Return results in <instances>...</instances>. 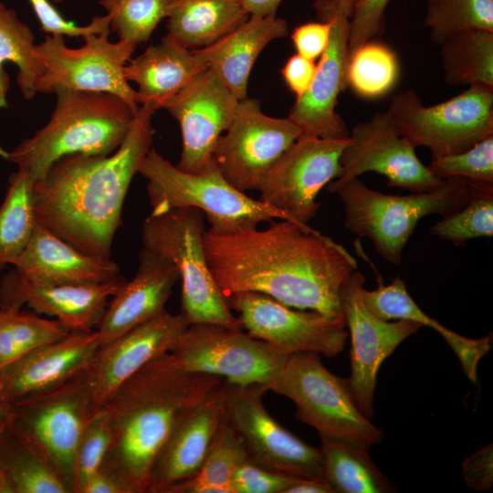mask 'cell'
Returning a JSON list of instances; mask_svg holds the SVG:
<instances>
[{"label":"cell","instance_id":"obj_1","mask_svg":"<svg viewBox=\"0 0 493 493\" xmlns=\"http://www.w3.org/2000/svg\"><path fill=\"white\" fill-rule=\"evenodd\" d=\"M203 244L225 298L258 292L291 308L344 320L341 289L357 270V261L344 246L308 225L280 219L262 230L230 235L206 230Z\"/></svg>","mask_w":493,"mask_h":493},{"label":"cell","instance_id":"obj_2","mask_svg":"<svg viewBox=\"0 0 493 493\" xmlns=\"http://www.w3.org/2000/svg\"><path fill=\"white\" fill-rule=\"evenodd\" d=\"M155 111L141 105L120 147L109 155L70 154L35 183L38 223L81 252L110 259L125 196L152 148Z\"/></svg>","mask_w":493,"mask_h":493},{"label":"cell","instance_id":"obj_3","mask_svg":"<svg viewBox=\"0 0 493 493\" xmlns=\"http://www.w3.org/2000/svg\"><path fill=\"white\" fill-rule=\"evenodd\" d=\"M223 381L185 370L169 351L152 359L100 406L110 430L100 469L124 493H147L152 465L173 426Z\"/></svg>","mask_w":493,"mask_h":493},{"label":"cell","instance_id":"obj_4","mask_svg":"<svg viewBox=\"0 0 493 493\" xmlns=\"http://www.w3.org/2000/svg\"><path fill=\"white\" fill-rule=\"evenodd\" d=\"M55 110L47 123L1 157L26 172L35 183L51 165L70 154L109 155L122 143L134 112L116 95L56 89Z\"/></svg>","mask_w":493,"mask_h":493},{"label":"cell","instance_id":"obj_5","mask_svg":"<svg viewBox=\"0 0 493 493\" xmlns=\"http://www.w3.org/2000/svg\"><path fill=\"white\" fill-rule=\"evenodd\" d=\"M473 190V182L449 178L430 191L390 194L353 178L330 193L337 194L342 202L344 226L359 237L369 238L380 256L399 265L418 222L429 215L444 217L457 211L470 200Z\"/></svg>","mask_w":493,"mask_h":493},{"label":"cell","instance_id":"obj_6","mask_svg":"<svg viewBox=\"0 0 493 493\" xmlns=\"http://www.w3.org/2000/svg\"><path fill=\"white\" fill-rule=\"evenodd\" d=\"M138 173L147 180L152 215L173 208L201 210L216 235H230L257 228L263 222L288 219L278 210L233 186L214 161L196 173L181 171L151 148Z\"/></svg>","mask_w":493,"mask_h":493},{"label":"cell","instance_id":"obj_7","mask_svg":"<svg viewBox=\"0 0 493 493\" xmlns=\"http://www.w3.org/2000/svg\"><path fill=\"white\" fill-rule=\"evenodd\" d=\"M204 213L178 207L150 215L142 230L143 247L167 258L182 280L181 313L189 324L215 323L240 327L209 269L203 237Z\"/></svg>","mask_w":493,"mask_h":493},{"label":"cell","instance_id":"obj_8","mask_svg":"<svg viewBox=\"0 0 493 493\" xmlns=\"http://www.w3.org/2000/svg\"><path fill=\"white\" fill-rule=\"evenodd\" d=\"M89 368L61 384L0 408L6 425L44 453L71 493L77 445L97 409Z\"/></svg>","mask_w":493,"mask_h":493},{"label":"cell","instance_id":"obj_9","mask_svg":"<svg viewBox=\"0 0 493 493\" xmlns=\"http://www.w3.org/2000/svg\"><path fill=\"white\" fill-rule=\"evenodd\" d=\"M265 387L290 399L297 418L320 435L341 437L368 449L383 439V430L358 409L348 379L330 372L316 352L288 355Z\"/></svg>","mask_w":493,"mask_h":493},{"label":"cell","instance_id":"obj_10","mask_svg":"<svg viewBox=\"0 0 493 493\" xmlns=\"http://www.w3.org/2000/svg\"><path fill=\"white\" fill-rule=\"evenodd\" d=\"M387 113L414 148L429 149L431 158L457 153L493 135V86L474 84L428 106L410 89L392 98Z\"/></svg>","mask_w":493,"mask_h":493},{"label":"cell","instance_id":"obj_11","mask_svg":"<svg viewBox=\"0 0 493 493\" xmlns=\"http://www.w3.org/2000/svg\"><path fill=\"white\" fill-rule=\"evenodd\" d=\"M109 31L89 34L80 47H67L63 35H47L34 48L41 67L37 91L53 93L56 89L106 92L118 96L136 112V90L123 75V68L137 44L125 40L111 42Z\"/></svg>","mask_w":493,"mask_h":493},{"label":"cell","instance_id":"obj_12","mask_svg":"<svg viewBox=\"0 0 493 493\" xmlns=\"http://www.w3.org/2000/svg\"><path fill=\"white\" fill-rule=\"evenodd\" d=\"M168 351L187 371L215 375L238 385L266 386L288 356L240 327L215 323L189 324Z\"/></svg>","mask_w":493,"mask_h":493},{"label":"cell","instance_id":"obj_13","mask_svg":"<svg viewBox=\"0 0 493 493\" xmlns=\"http://www.w3.org/2000/svg\"><path fill=\"white\" fill-rule=\"evenodd\" d=\"M226 417L240 436L247 457L271 471L296 478L324 479L321 455L278 423L267 411L261 384L223 381Z\"/></svg>","mask_w":493,"mask_h":493},{"label":"cell","instance_id":"obj_14","mask_svg":"<svg viewBox=\"0 0 493 493\" xmlns=\"http://www.w3.org/2000/svg\"><path fill=\"white\" fill-rule=\"evenodd\" d=\"M226 299L241 328L283 355L309 351L332 358L345 347L344 320L291 308L258 292H236Z\"/></svg>","mask_w":493,"mask_h":493},{"label":"cell","instance_id":"obj_15","mask_svg":"<svg viewBox=\"0 0 493 493\" xmlns=\"http://www.w3.org/2000/svg\"><path fill=\"white\" fill-rule=\"evenodd\" d=\"M287 118L265 114L259 100L238 102L232 122L218 138L213 161L222 175L236 189L257 190L269 168L301 136Z\"/></svg>","mask_w":493,"mask_h":493},{"label":"cell","instance_id":"obj_16","mask_svg":"<svg viewBox=\"0 0 493 493\" xmlns=\"http://www.w3.org/2000/svg\"><path fill=\"white\" fill-rule=\"evenodd\" d=\"M347 139L300 136L269 168L257 191L260 200L288 220L307 226L316 215L320 191L341 174Z\"/></svg>","mask_w":493,"mask_h":493},{"label":"cell","instance_id":"obj_17","mask_svg":"<svg viewBox=\"0 0 493 493\" xmlns=\"http://www.w3.org/2000/svg\"><path fill=\"white\" fill-rule=\"evenodd\" d=\"M340 163L341 174L326 185L329 192L368 172L385 176L388 186L411 192L430 191L444 182L419 160L387 112L375 113L354 126Z\"/></svg>","mask_w":493,"mask_h":493},{"label":"cell","instance_id":"obj_18","mask_svg":"<svg viewBox=\"0 0 493 493\" xmlns=\"http://www.w3.org/2000/svg\"><path fill=\"white\" fill-rule=\"evenodd\" d=\"M364 282L358 270L346 278L341 289V307L351 340L349 388L358 409L372 419L379 368L402 341L423 325L407 320H384L373 315L362 299Z\"/></svg>","mask_w":493,"mask_h":493},{"label":"cell","instance_id":"obj_19","mask_svg":"<svg viewBox=\"0 0 493 493\" xmlns=\"http://www.w3.org/2000/svg\"><path fill=\"white\" fill-rule=\"evenodd\" d=\"M238 102L217 74L206 68L163 105L181 129L178 169L196 173L212 163L216 142L232 122Z\"/></svg>","mask_w":493,"mask_h":493},{"label":"cell","instance_id":"obj_20","mask_svg":"<svg viewBox=\"0 0 493 493\" xmlns=\"http://www.w3.org/2000/svg\"><path fill=\"white\" fill-rule=\"evenodd\" d=\"M313 6L320 21L331 22L330 37L309 89L296 98L288 119L300 130L301 136L347 139L350 131L336 106L339 94L346 88L350 18L319 0Z\"/></svg>","mask_w":493,"mask_h":493},{"label":"cell","instance_id":"obj_21","mask_svg":"<svg viewBox=\"0 0 493 493\" xmlns=\"http://www.w3.org/2000/svg\"><path fill=\"white\" fill-rule=\"evenodd\" d=\"M124 278L101 284H51L33 280L14 267L0 281V306L26 305L54 317L69 330H95Z\"/></svg>","mask_w":493,"mask_h":493},{"label":"cell","instance_id":"obj_22","mask_svg":"<svg viewBox=\"0 0 493 493\" xmlns=\"http://www.w3.org/2000/svg\"><path fill=\"white\" fill-rule=\"evenodd\" d=\"M101 340L96 330H70L0 369V408L24 396L53 388L89 369Z\"/></svg>","mask_w":493,"mask_h":493},{"label":"cell","instance_id":"obj_23","mask_svg":"<svg viewBox=\"0 0 493 493\" xmlns=\"http://www.w3.org/2000/svg\"><path fill=\"white\" fill-rule=\"evenodd\" d=\"M225 420L222 382L173 426L152 465L147 493H164L171 486L194 476Z\"/></svg>","mask_w":493,"mask_h":493},{"label":"cell","instance_id":"obj_24","mask_svg":"<svg viewBox=\"0 0 493 493\" xmlns=\"http://www.w3.org/2000/svg\"><path fill=\"white\" fill-rule=\"evenodd\" d=\"M188 325L181 312L172 314L163 309L101 346L89 368L96 407L99 408L121 383L144 364L168 351Z\"/></svg>","mask_w":493,"mask_h":493},{"label":"cell","instance_id":"obj_25","mask_svg":"<svg viewBox=\"0 0 493 493\" xmlns=\"http://www.w3.org/2000/svg\"><path fill=\"white\" fill-rule=\"evenodd\" d=\"M179 278L170 260L143 247L134 277L110 298L95 329L101 346L165 309Z\"/></svg>","mask_w":493,"mask_h":493},{"label":"cell","instance_id":"obj_26","mask_svg":"<svg viewBox=\"0 0 493 493\" xmlns=\"http://www.w3.org/2000/svg\"><path fill=\"white\" fill-rule=\"evenodd\" d=\"M13 267L28 278L51 284H101L123 278L113 260L81 252L37 221Z\"/></svg>","mask_w":493,"mask_h":493},{"label":"cell","instance_id":"obj_27","mask_svg":"<svg viewBox=\"0 0 493 493\" xmlns=\"http://www.w3.org/2000/svg\"><path fill=\"white\" fill-rule=\"evenodd\" d=\"M288 33V23L281 17L250 16L215 43L194 52L240 101L247 98L250 72L261 51L268 43Z\"/></svg>","mask_w":493,"mask_h":493},{"label":"cell","instance_id":"obj_28","mask_svg":"<svg viewBox=\"0 0 493 493\" xmlns=\"http://www.w3.org/2000/svg\"><path fill=\"white\" fill-rule=\"evenodd\" d=\"M207 67L194 52L167 34L156 45L130 59L123 68L128 82L138 86L139 105L154 111L163 105Z\"/></svg>","mask_w":493,"mask_h":493},{"label":"cell","instance_id":"obj_29","mask_svg":"<svg viewBox=\"0 0 493 493\" xmlns=\"http://www.w3.org/2000/svg\"><path fill=\"white\" fill-rule=\"evenodd\" d=\"M249 17L240 0H172L167 35L194 50L207 47Z\"/></svg>","mask_w":493,"mask_h":493},{"label":"cell","instance_id":"obj_30","mask_svg":"<svg viewBox=\"0 0 493 493\" xmlns=\"http://www.w3.org/2000/svg\"><path fill=\"white\" fill-rule=\"evenodd\" d=\"M323 477L338 493H389L393 484L377 468L369 449L350 440L320 435Z\"/></svg>","mask_w":493,"mask_h":493},{"label":"cell","instance_id":"obj_31","mask_svg":"<svg viewBox=\"0 0 493 493\" xmlns=\"http://www.w3.org/2000/svg\"><path fill=\"white\" fill-rule=\"evenodd\" d=\"M0 469L13 493H71L44 453L12 430L1 414Z\"/></svg>","mask_w":493,"mask_h":493},{"label":"cell","instance_id":"obj_32","mask_svg":"<svg viewBox=\"0 0 493 493\" xmlns=\"http://www.w3.org/2000/svg\"><path fill=\"white\" fill-rule=\"evenodd\" d=\"M36 45L30 27L19 19L14 9L0 1V109L7 106L9 77L5 70L6 63L17 68L16 82L26 100L33 99L37 93L41 67L34 56Z\"/></svg>","mask_w":493,"mask_h":493},{"label":"cell","instance_id":"obj_33","mask_svg":"<svg viewBox=\"0 0 493 493\" xmlns=\"http://www.w3.org/2000/svg\"><path fill=\"white\" fill-rule=\"evenodd\" d=\"M445 80L451 86H493V32L473 29L441 44Z\"/></svg>","mask_w":493,"mask_h":493},{"label":"cell","instance_id":"obj_34","mask_svg":"<svg viewBox=\"0 0 493 493\" xmlns=\"http://www.w3.org/2000/svg\"><path fill=\"white\" fill-rule=\"evenodd\" d=\"M35 181L18 169L9 178L0 205V270L16 264L32 236L37 219L34 211Z\"/></svg>","mask_w":493,"mask_h":493},{"label":"cell","instance_id":"obj_35","mask_svg":"<svg viewBox=\"0 0 493 493\" xmlns=\"http://www.w3.org/2000/svg\"><path fill=\"white\" fill-rule=\"evenodd\" d=\"M243 442L226 417L198 472L164 493H235L232 481L247 459Z\"/></svg>","mask_w":493,"mask_h":493},{"label":"cell","instance_id":"obj_36","mask_svg":"<svg viewBox=\"0 0 493 493\" xmlns=\"http://www.w3.org/2000/svg\"><path fill=\"white\" fill-rule=\"evenodd\" d=\"M399 76L397 56L383 43L372 39L348 52L346 87L362 98L373 100L386 95Z\"/></svg>","mask_w":493,"mask_h":493},{"label":"cell","instance_id":"obj_37","mask_svg":"<svg viewBox=\"0 0 493 493\" xmlns=\"http://www.w3.org/2000/svg\"><path fill=\"white\" fill-rule=\"evenodd\" d=\"M69 331L58 320L0 306V369Z\"/></svg>","mask_w":493,"mask_h":493},{"label":"cell","instance_id":"obj_38","mask_svg":"<svg viewBox=\"0 0 493 493\" xmlns=\"http://www.w3.org/2000/svg\"><path fill=\"white\" fill-rule=\"evenodd\" d=\"M430 234L456 246L493 236V184L474 183L470 200L430 227Z\"/></svg>","mask_w":493,"mask_h":493},{"label":"cell","instance_id":"obj_39","mask_svg":"<svg viewBox=\"0 0 493 493\" xmlns=\"http://www.w3.org/2000/svg\"><path fill=\"white\" fill-rule=\"evenodd\" d=\"M425 26L439 45L467 30L493 32V0H427Z\"/></svg>","mask_w":493,"mask_h":493},{"label":"cell","instance_id":"obj_40","mask_svg":"<svg viewBox=\"0 0 493 493\" xmlns=\"http://www.w3.org/2000/svg\"><path fill=\"white\" fill-rule=\"evenodd\" d=\"M110 16V27L120 40L147 42L167 17L172 0H100Z\"/></svg>","mask_w":493,"mask_h":493},{"label":"cell","instance_id":"obj_41","mask_svg":"<svg viewBox=\"0 0 493 493\" xmlns=\"http://www.w3.org/2000/svg\"><path fill=\"white\" fill-rule=\"evenodd\" d=\"M427 167L442 180L463 178L473 183L493 184V135L466 151L431 158Z\"/></svg>","mask_w":493,"mask_h":493},{"label":"cell","instance_id":"obj_42","mask_svg":"<svg viewBox=\"0 0 493 493\" xmlns=\"http://www.w3.org/2000/svg\"><path fill=\"white\" fill-rule=\"evenodd\" d=\"M110 443L108 415L97 408L86 423L75 452L74 493H81L87 480L101 468Z\"/></svg>","mask_w":493,"mask_h":493},{"label":"cell","instance_id":"obj_43","mask_svg":"<svg viewBox=\"0 0 493 493\" xmlns=\"http://www.w3.org/2000/svg\"><path fill=\"white\" fill-rule=\"evenodd\" d=\"M40 23L41 30L48 35H63L84 37L89 34H100L110 30V16H94L87 26H78L65 19L52 5V2L64 0H28Z\"/></svg>","mask_w":493,"mask_h":493},{"label":"cell","instance_id":"obj_44","mask_svg":"<svg viewBox=\"0 0 493 493\" xmlns=\"http://www.w3.org/2000/svg\"><path fill=\"white\" fill-rule=\"evenodd\" d=\"M390 1L355 0L349 21L348 52L379 35Z\"/></svg>","mask_w":493,"mask_h":493},{"label":"cell","instance_id":"obj_45","mask_svg":"<svg viewBox=\"0 0 493 493\" xmlns=\"http://www.w3.org/2000/svg\"><path fill=\"white\" fill-rule=\"evenodd\" d=\"M296 479L267 469L247 458L235 473L232 488L235 493H284Z\"/></svg>","mask_w":493,"mask_h":493},{"label":"cell","instance_id":"obj_46","mask_svg":"<svg viewBox=\"0 0 493 493\" xmlns=\"http://www.w3.org/2000/svg\"><path fill=\"white\" fill-rule=\"evenodd\" d=\"M330 31V20L309 22L296 26L291 39L297 53L311 60L320 58L329 44Z\"/></svg>","mask_w":493,"mask_h":493},{"label":"cell","instance_id":"obj_47","mask_svg":"<svg viewBox=\"0 0 493 493\" xmlns=\"http://www.w3.org/2000/svg\"><path fill=\"white\" fill-rule=\"evenodd\" d=\"M493 447L488 445L473 453L463 463L467 485L477 491L488 490L493 483Z\"/></svg>","mask_w":493,"mask_h":493},{"label":"cell","instance_id":"obj_48","mask_svg":"<svg viewBox=\"0 0 493 493\" xmlns=\"http://www.w3.org/2000/svg\"><path fill=\"white\" fill-rule=\"evenodd\" d=\"M315 60L298 53L291 56L281 69L283 79L296 98L302 96L309 88L316 73Z\"/></svg>","mask_w":493,"mask_h":493},{"label":"cell","instance_id":"obj_49","mask_svg":"<svg viewBox=\"0 0 493 493\" xmlns=\"http://www.w3.org/2000/svg\"><path fill=\"white\" fill-rule=\"evenodd\" d=\"M81 493H124V490L111 477L100 469L87 480Z\"/></svg>","mask_w":493,"mask_h":493},{"label":"cell","instance_id":"obj_50","mask_svg":"<svg viewBox=\"0 0 493 493\" xmlns=\"http://www.w3.org/2000/svg\"><path fill=\"white\" fill-rule=\"evenodd\" d=\"M284 493H335L325 479L298 478Z\"/></svg>","mask_w":493,"mask_h":493},{"label":"cell","instance_id":"obj_51","mask_svg":"<svg viewBox=\"0 0 493 493\" xmlns=\"http://www.w3.org/2000/svg\"><path fill=\"white\" fill-rule=\"evenodd\" d=\"M282 0H240L248 16H275Z\"/></svg>","mask_w":493,"mask_h":493},{"label":"cell","instance_id":"obj_52","mask_svg":"<svg viewBox=\"0 0 493 493\" xmlns=\"http://www.w3.org/2000/svg\"><path fill=\"white\" fill-rule=\"evenodd\" d=\"M323 4L327 5L335 11L344 15L347 17H351L355 0H320Z\"/></svg>","mask_w":493,"mask_h":493},{"label":"cell","instance_id":"obj_53","mask_svg":"<svg viewBox=\"0 0 493 493\" xmlns=\"http://www.w3.org/2000/svg\"><path fill=\"white\" fill-rule=\"evenodd\" d=\"M0 493H13L10 484L1 469H0Z\"/></svg>","mask_w":493,"mask_h":493},{"label":"cell","instance_id":"obj_54","mask_svg":"<svg viewBox=\"0 0 493 493\" xmlns=\"http://www.w3.org/2000/svg\"><path fill=\"white\" fill-rule=\"evenodd\" d=\"M1 395H2V384H1V382H0V400H1Z\"/></svg>","mask_w":493,"mask_h":493}]
</instances>
